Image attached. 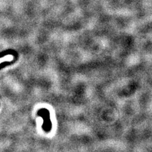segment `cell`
<instances>
[{
	"label": "cell",
	"instance_id": "1",
	"mask_svg": "<svg viewBox=\"0 0 152 152\" xmlns=\"http://www.w3.org/2000/svg\"><path fill=\"white\" fill-rule=\"evenodd\" d=\"M37 115L43 118L44 123L42 124V129L45 131L48 132L51 129V122L50 120V112L45 108H42L37 112Z\"/></svg>",
	"mask_w": 152,
	"mask_h": 152
}]
</instances>
